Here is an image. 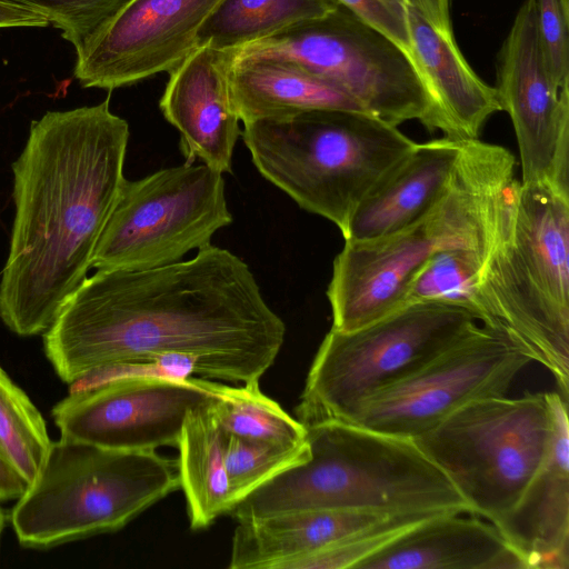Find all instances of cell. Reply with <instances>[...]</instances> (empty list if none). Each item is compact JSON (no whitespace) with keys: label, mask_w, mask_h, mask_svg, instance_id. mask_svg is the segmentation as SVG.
Segmentation results:
<instances>
[{"label":"cell","mask_w":569,"mask_h":569,"mask_svg":"<svg viewBox=\"0 0 569 569\" xmlns=\"http://www.w3.org/2000/svg\"><path fill=\"white\" fill-rule=\"evenodd\" d=\"M515 168L505 148L480 139L465 141L447 188L421 218L390 234L345 241L327 289L332 327L351 331L402 308L408 282L439 250L489 257Z\"/></svg>","instance_id":"cell-3"},{"label":"cell","mask_w":569,"mask_h":569,"mask_svg":"<svg viewBox=\"0 0 569 569\" xmlns=\"http://www.w3.org/2000/svg\"><path fill=\"white\" fill-rule=\"evenodd\" d=\"M372 510L320 509L238 521L229 569H283L284 565L340 542L391 517Z\"/></svg>","instance_id":"cell-21"},{"label":"cell","mask_w":569,"mask_h":569,"mask_svg":"<svg viewBox=\"0 0 569 569\" xmlns=\"http://www.w3.org/2000/svg\"><path fill=\"white\" fill-rule=\"evenodd\" d=\"M232 222L222 173L201 163L124 180L100 236L91 268L147 270L211 244Z\"/></svg>","instance_id":"cell-10"},{"label":"cell","mask_w":569,"mask_h":569,"mask_svg":"<svg viewBox=\"0 0 569 569\" xmlns=\"http://www.w3.org/2000/svg\"><path fill=\"white\" fill-rule=\"evenodd\" d=\"M441 515V513H440ZM437 515H397L335 545L300 557L283 569H338L355 567L421 521Z\"/></svg>","instance_id":"cell-29"},{"label":"cell","mask_w":569,"mask_h":569,"mask_svg":"<svg viewBox=\"0 0 569 569\" xmlns=\"http://www.w3.org/2000/svg\"><path fill=\"white\" fill-rule=\"evenodd\" d=\"M43 14L76 51L130 0H10Z\"/></svg>","instance_id":"cell-30"},{"label":"cell","mask_w":569,"mask_h":569,"mask_svg":"<svg viewBox=\"0 0 569 569\" xmlns=\"http://www.w3.org/2000/svg\"><path fill=\"white\" fill-rule=\"evenodd\" d=\"M493 88L515 130L520 182L569 197V88L558 89L547 73L531 0L498 52Z\"/></svg>","instance_id":"cell-14"},{"label":"cell","mask_w":569,"mask_h":569,"mask_svg":"<svg viewBox=\"0 0 569 569\" xmlns=\"http://www.w3.org/2000/svg\"><path fill=\"white\" fill-rule=\"evenodd\" d=\"M230 54V94L243 124L312 110L365 112L348 93L291 59Z\"/></svg>","instance_id":"cell-22"},{"label":"cell","mask_w":569,"mask_h":569,"mask_svg":"<svg viewBox=\"0 0 569 569\" xmlns=\"http://www.w3.org/2000/svg\"><path fill=\"white\" fill-rule=\"evenodd\" d=\"M228 51L291 59L348 93L376 118L395 126L409 120L428 126L430 99L410 58L342 6Z\"/></svg>","instance_id":"cell-11"},{"label":"cell","mask_w":569,"mask_h":569,"mask_svg":"<svg viewBox=\"0 0 569 569\" xmlns=\"http://www.w3.org/2000/svg\"><path fill=\"white\" fill-rule=\"evenodd\" d=\"M468 309L416 302L351 331L330 329L310 367L297 419L346 421L369 397L410 375L478 325Z\"/></svg>","instance_id":"cell-9"},{"label":"cell","mask_w":569,"mask_h":569,"mask_svg":"<svg viewBox=\"0 0 569 569\" xmlns=\"http://www.w3.org/2000/svg\"><path fill=\"white\" fill-rule=\"evenodd\" d=\"M258 171L345 237L370 192L413 149L398 126L352 110H312L243 124Z\"/></svg>","instance_id":"cell-6"},{"label":"cell","mask_w":569,"mask_h":569,"mask_svg":"<svg viewBox=\"0 0 569 569\" xmlns=\"http://www.w3.org/2000/svg\"><path fill=\"white\" fill-rule=\"evenodd\" d=\"M462 515L421 521L355 569H525L491 522Z\"/></svg>","instance_id":"cell-19"},{"label":"cell","mask_w":569,"mask_h":569,"mask_svg":"<svg viewBox=\"0 0 569 569\" xmlns=\"http://www.w3.org/2000/svg\"><path fill=\"white\" fill-rule=\"evenodd\" d=\"M7 521H8V515H7L6 510L0 506V545H1V539H2L4 528L7 526Z\"/></svg>","instance_id":"cell-35"},{"label":"cell","mask_w":569,"mask_h":569,"mask_svg":"<svg viewBox=\"0 0 569 569\" xmlns=\"http://www.w3.org/2000/svg\"><path fill=\"white\" fill-rule=\"evenodd\" d=\"M180 487L178 462L156 450H112L60 437L9 520L24 548L113 532Z\"/></svg>","instance_id":"cell-7"},{"label":"cell","mask_w":569,"mask_h":569,"mask_svg":"<svg viewBox=\"0 0 569 569\" xmlns=\"http://www.w3.org/2000/svg\"><path fill=\"white\" fill-rule=\"evenodd\" d=\"M224 455L232 507L273 477L307 461L310 448L307 438L283 446L227 435Z\"/></svg>","instance_id":"cell-28"},{"label":"cell","mask_w":569,"mask_h":569,"mask_svg":"<svg viewBox=\"0 0 569 569\" xmlns=\"http://www.w3.org/2000/svg\"><path fill=\"white\" fill-rule=\"evenodd\" d=\"M306 428L309 459L251 491L227 515L237 521L320 509L472 515L446 473L413 439L341 421Z\"/></svg>","instance_id":"cell-4"},{"label":"cell","mask_w":569,"mask_h":569,"mask_svg":"<svg viewBox=\"0 0 569 569\" xmlns=\"http://www.w3.org/2000/svg\"><path fill=\"white\" fill-rule=\"evenodd\" d=\"M128 122L94 106L47 111L12 163L14 217L0 278V318L43 335L87 278L126 180Z\"/></svg>","instance_id":"cell-2"},{"label":"cell","mask_w":569,"mask_h":569,"mask_svg":"<svg viewBox=\"0 0 569 569\" xmlns=\"http://www.w3.org/2000/svg\"><path fill=\"white\" fill-rule=\"evenodd\" d=\"M211 401L187 415L177 443L179 483L194 530L209 527L231 508L224 455L227 433L212 415Z\"/></svg>","instance_id":"cell-23"},{"label":"cell","mask_w":569,"mask_h":569,"mask_svg":"<svg viewBox=\"0 0 569 569\" xmlns=\"http://www.w3.org/2000/svg\"><path fill=\"white\" fill-rule=\"evenodd\" d=\"M561 2L566 9H569L568 0H561Z\"/></svg>","instance_id":"cell-36"},{"label":"cell","mask_w":569,"mask_h":569,"mask_svg":"<svg viewBox=\"0 0 569 569\" xmlns=\"http://www.w3.org/2000/svg\"><path fill=\"white\" fill-rule=\"evenodd\" d=\"M284 335L249 266L209 244L186 261L87 277L43 333V349L70 386L168 353L194 358L206 378L247 385L272 366Z\"/></svg>","instance_id":"cell-1"},{"label":"cell","mask_w":569,"mask_h":569,"mask_svg":"<svg viewBox=\"0 0 569 569\" xmlns=\"http://www.w3.org/2000/svg\"><path fill=\"white\" fill-rule=\"evenodd\" d=\"M221 0H130L76 51L83 88L114 90L170 72L196 48L200 28Z\"/></svg>","instance_id":"cell-15"},{"label":"cell","mask_w":569,"mask_h":569,"mask_svg":"<svg viewBox=\"0 0 569 569\" xmlns=\"http://www.w3.org/2000/svg\"><path fill=\"white\" fill-rule=\"evenodd\" d=\"M465 140L416 143L353 214L345 241L393 233L421 218L447 188Z\"/></svg>","instance_id":"cell-20"},{"label":"cell","mask_w":569,"mask_h":569,"mask_svg":"<svg viewBox=\"0 0 569 569\" xmlns=\"http://www.w3.org/2000/svg\"><path fill=\"white\" fill-rule=\"evenodd\" d=\"M555 430L550 392L471 401L413 441L449 478L472 515L507 513L543 462Z\"/></svg>","instance_id":"cell-8"},{"label":"cell","mask_w":569,"mask_h":569,"mask_svg":"<svg viewBox=\"0 0 569 569\" xmlns=\"http://www.w3.org/2000/svg\"><path fill=\"white\" fill-rule=\"evenodd\" d=\"M333 0H221L199 30L197 47L232 50L321 18Z\"/></svg>","instance_id":"cell-24"},{"label":"cell","mask_w":569,"mask_h":569,"mask_svg":"<svg viewBox=\"0 0 569 569\" xmlns=\"http://www.w3.org/2000/svg\"><path fill=\"white\" fill-rule=\"evenodd\" d=\"M231 54L209 46L197 47L169 72L159 101L166 120L179 132L186 163L232 171V156L241 136L231 100L228 70Z\"/></svg>","instance_id":"cell-17"},{"label":"cell","mask_w":569,"mask_h":569,"mask_svg":"<svg viewBox=\"0 0 569 569\" xmlns=\"http://www.w3.org/2000/svg\"><path fill=\"white\" fill-rule=\"evenodd\" d=\"M48 19L28 7L10 0H0V29L6 28H43Z\"/></svg>","instance_id":"cell-33"},{"label":"cell","mask_w":569,"mask_h":569,"mask_svg":"<svg viewBox=\"0 0 569 569\" xmlns=\"http://www.w3.org/2000/svg\"><path fill=\"white\" fill-rule=\"evenodd\" d=\"M333 1L390 39L412 61L403 0Z\"/></svg>","instance_id":"cell-32"},{"label":"cell","mask_w":569,"mask_h":569,"mask_svg":"<svg viewBox=\"0 0 569 569\" xmlns=\"http://www.w3.org/2000/svg\"><path fill=\"white\" fill-rule=\"evenodd\" d=\"M51 445L42 415L0 366V457L28 486Z\"/></svg>","instance_id":"cell-26"},{"label":"cell","mask_w":569,"mask_h":569,"mask_svg":"<svg viewBox=\"0 0 569 569\" xmlns=\"http://www.w3.org/2000/svg\"><path fill=\"white\" fill-rule=\"evenodd\" d=\"M27 485L0 457V501L18 499Z\"/></svg>","instance_id":"cell-34"},{"label":"cell","mask_w":569,"mask_h":569,"mask_svg":"<svg viewBox=\"0 0 569 569\" xmlns=\"http://www.w3.org/2000/svg\"><path fill=\"white\" fill-rule=\"evenodd\" d=\"M532 361L530 351L503 327L477 325L420 368L369 397L343 422L415 439L466 403L507 396Z\"/></svg>","instance_id":"cell-12"},{"label":"cell","mask_w":569,"mask_h":569,"mask_svg":"<svg viewBox=\"0 0 569 569\" xmlns=\"http://www.w3.org/2000/svg\"><path fill=\"white\" fill-rule=\"evenodd\" d=\"M539 48L547 73L558 89L569 88V10L561 0H531Z\"/></svg>","instance_id":"cell-31"},{"label":"cell","mask_w":569,"mask_h":569,"mask_svg":"<svg viewBox=\"0 0 569 569\" xmlns=\"http://www.w3.org/2000/svg\"><path fill=\"white\" fill-rule=\"evenodd\" d=\"M487 258L466 249L437 251L408 282L403 307L416 302L455 305L468 309L481 321L477 287Z\"/></svg>","instance_id":"cell-27"},{"label":"cell","mask_w":569,"mask_h":569,"mask_svg":"<svg viewBox=\"0 0 569 569\" xmlns=\"http://www.w3.org/2000/svg\"><path fill=\"white\" fill-rule=\"evenodd\" d=\"M214 396L204 379L132 377L70 390L51 411L62 438L112 450L176 446L187 415Z\"/></svg>","instance_id":"cell-13"},{"label":"cell","mask_w":569,"mask_h":569,"mask_svg":"<svg viewBox=\"0 0 569 569\" xmlns=\"http://www.w3.org/2000/svg\"><path fill=\"white\" fill-rule=\"evenodd\" d=\"M413 66L430 99L427 130L478 139L501 107L493 87L469 66L452 29L450 0H403Z\"/></svg>","instance_id":"cell-16"},{"label":"cell","mask_w":569,"mask_h":569,"mask_svg":"<svg viewBox=\"0 0 569 569\" xmlns=\"http://www.w3.org/2000/svg\"><path fill=\"white\" fill-rule=\"evenodd\" d=\"M481 323L499 325L569 393V197L515 180L478 281Z\"/></svg>","instance_id":"cell-5"},{"label":"cell","mask_w":569,"mask_h":569,"mask_svg":"<svg viewBox=\"0 0 569 569\" xmlns=\"http://www.w3.org/2000/svg\"><path fill=\"white\" fill-rule=\"evenodd\" d=\"M550 393L555 430L548 453L515 506L492 522L525 569L569 568L568 401Z\"/></svg>","instance_id":"cell-18"},{"label":"cell","mask_w":569,"mask_h":569,"mask_svg":"<svg viewBox=\"0 0 569 569\" xmlns=\"http://www.w3.org/2000/svg\"><path fill=\"white\" fill-rule=\"evenodd\" d=\"M213 390L210 409L228 436L283 446L306 440L307 428L263 395L259 381L242 387L213 382Z\"/></svg>","instance_id":"cell-25"}]
</instances>
